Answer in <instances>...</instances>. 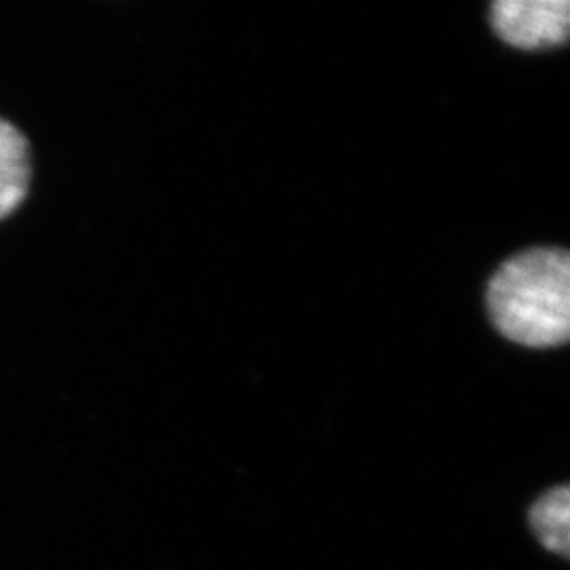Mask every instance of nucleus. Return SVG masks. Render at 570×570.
<instances>
[{
  "instance_id": "2",
  "label": "nucleus",
  "mask_w": 570,
  "mask_h": 570,
  "mask_svg": "<svg viewBox=\"0 0 570 570\" xmlns=\"http://www.w3.org/2000/svg\"><path fill=\"white\" fill-rule=\"evenodd\" d=\"M497 35L520 49H543L570 39V0H497L490 9Z\"/></svg>"
},
{
  "instance_id": "1",
  "label": "nucleus",
  "mask_w": 570,
  "mask_h": 570,
  "mask_svg": "<svg viewBox=\"0 0 570 570\" xmlns=\"http://www.w3.org/2000/svg\"><path fill=\"white\" fill-rule=\"evenodd\" d=\"M494 326L513 343H570V252L534 247L499 266L489 284Z\"/></svg>"
},
{
  "instance_id": "4",
  "label": "nucleus",
  "mask_w": 570,
  "mask_h": 570,
  "mask_svg": "<svg viewBox=\"0 0 570 570\" xmlns=\"http://www.w3.org/2000/svg\"><path fill=\"white\" fill-rule=\"evenodd\" d=\"M529 518L541 546L570 560V484L541 494L532 503Z\"/></svg>"
},
{
  "instance_id": "3",
  "label": "nucleus",
  "mask_w": 570,
  "mask_h": 570,
  "mask_svg": "<svg viewBox=\"0 0 570 570\" xmlns=\"http://www.w3.org/2000/svg\"><path fill=\"white\" fill-rule=\"evenodd\" d=\"M30 184L28 142L11 122L0 119V220L20 207Z\"/></svg>"
}]
</instances>
